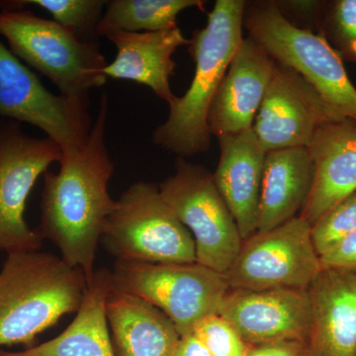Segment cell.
Wrapping results in <instances>:
<instances>
[{
    "mask_svg": "<svg viewBox=\"0 0 356 356\" xmlns=\"http://www.w3.org/2000/svg\"><path fill=\"white\" fill-rule=\"evenodd\" d=\"M314 178L315 166L307 147L267 152L257 232L269 231L297 217L308 201Z\"/></svg>",
    "mask_w": 356,
    "mask_h": 356,
    "instance_id": "cell-21",
    "label": "cell"
},
{
    "mask_svg": "<svg viewBox=\"0 0 356 356\" xmlns=\"http://www.w3.org/2000/svg\"><path fill=\"white\" fill-rule=\"evenodd\" d=\"M343 119L298 72L275 62L252 130L267 153L307 147L318 128Z\"/></svg>",
    "mask_w": 356,
    "mask_h": 356,
    "instance_id": "cell-12",
    "label": "cell"
},
{
    "mask_svg": "<svg viewBox=\"0 0 356 356\" xmlns=\"http://www.w3.org/2000/svg\"><path fill=\"white\" fill-rule=\"evenodd\" d=\"M114 287L144 300L170 318L180 337L199 321L219 314L229 286L225 274L201 266L115 262Z\"/></svg>",
    "mask_w": 356,
    "mask_h": 356,
    "instance_id": "cell-7",
    "label": "cell"
},
{
    "mask_svg": "<svg viewBox=\"0 0 356 356\" xmlns=\"http://www.w3.org/2000/svg\"><path fill=\"white\" fill-rule=\"evenodd\" d=\"M215 184L233 215L243 241L257 233L266 152L254 130L218 137Z\"/></svg>",
    "mask_w": 356,
    "mask_h": 356,
    "instance_id": "cell-16",
    "label": "cell"
},
{
    "mask_svg": "<svg viewBox=\"0 0 356 356\" xmlns=\"http://www.w3.org/2000/svg\"><path fill=\"white\" fill-rule=\"evenodd\" d=\"M308 356H310V355H308Z\"/></svg>",
    "mask_w": 356,
    "mask_h": 356,
    "instance_id": "cell-30",
    "label": "cell"
},
{
    "mask_svg": "<svg viewBox=\"0 0 356 356\" xmlns=\"http://www.w3.org/2000/svg\"><path fill=\"white\" fill-rule=\"evenodd\" d=\"M200 0H111L106 1L95 36L115 32H161L177 27L178 14L192 7L202 8Z\"/></svg>",
    "mask_w": 356,
    "mask_h": 356,
    "instance_id": "cell-22",
    "label": "cell"
},
{
    "mask_svg": "<svg viewBox=\"0 0 356 356\" xmlns=\"http://www.w3.org/2000/svg\"><path fill=\"white\" fill-rule=\"evenodd\" d=\"M327 20L337 53L356 62V0L334 2Z\"/></svg>",
    "mask_w": 356,
    "mask_h": 356,
    "instance_id": "cell-26",
    "label": "cell"
},
{
    "mask_svg": "<svg viewBox=\"0 0 356 356\" xmlns=\"http://www.w3.org/2000/svg\"><path fill=\"white\" fill-rule=\"evenodd\" d=\"M312 226L301 216L243 241L225 273L229 289L308 290L322 270Z\"/></svg>",
    "mask_w": 356,
    "mask_h": 356,
    "instance_id": "cell-9",
    "label": "cell"
},
{
    "mask_svg": "<svg viewBox=\"0 0 356 356\" xmlns=\"http://www.w3.org/2000/svg\"><path fill=\"white\" fill-rule=\"evenodd\" d=\"M275 60L248 37L232 58L211 104L208 124L217 137L252 130L273 77Z\"/></svg>",
    "mask_w": 356,
    "mask_h": 356,
    "instance_id": "cell-14",
    "label": "cell"
},
{
    "mask_svg": "<svg viewBox=\"0 0 356 356\" xmlns=\"http://www.w3.org/2000/svg\"><path fill=\"white\" fill-rule=\"evenodd\" d=\"M86 287L83 269L57 255L39 250L7 254L0 271V346L32 348L40 334L79 311Z\"/></svg>",
    "mask_w": 356,
    "mask_h": 356,
    "instance_id": "cell-3",
    "label": "cell"
},
{
    "mask_svg": "<svg viewBox=\"0 0 356 356\" xmlns=\"http://www.w3.org/2000/svg\"><path fill=\"white\" fill-rule=\"evenodd\" d=\"M323 267L356 268V229L320 257Z\"/></svg>",
    "mask_w": 356,
    "mask_h": 356,
    "instance_id": "cell-27",
    "label": "cell"
},
{
    "mask_svg": "<svg viewBox=\"0 0 356 356\" xmlns=\"http://www.w3.org/2000/svg\"><path fill=\"white\" fill-rule=\"evenodd\" d=\"M315 166L313 188L300 216L314 225L327 211L356 192V123L330 122L308 146Z\"/></svg>",
    "mask_w": 356,
    "mask_h": 356,
    "instance_id": "cell-17",
    "label": "cell"
},
{
    "mask_svg": "<svg viewBox=\"0 0 356 356\" xmlns=\"http://www.w3.org/2000/svg\"><path fill=\"white\" fill-rule=\"evenodd\" d=\"M0 35L11 53L49 77L70 98H88L106 81L108 65L97 44L79 38L54 20L22 8L0 9Z\"/></svg>",
    "mask_w": 356,
    "mask_h": 356,
    "instance_id": "cell-5",
    "label": "cell"
},
{
    "mask_svg": "<svg viewBox=\"0 0 356 356\" xmlns=\"http://www.w3.org/2000/svg\"><path fill=\"white\" fill-rule=\"evenodd\" d=\"M114 288L109 269H96L76 317L62 334L18 353L0 356H115L107 318V300Z\"/></svg>",
    "mask_w": 356,
    "mask_h": 356,
    "instance_id": "cell-19",
    "label": "cell"
},
{
    "mask_svg": "<svg viewBox=\"0 0 356 356\" xmlns=\"http://www.w3.org/2000/svg\"><path fill=\"white\" fill-rule=\"evenodd\" d=\"M356 229V192L327 211L315 224L311 234L318 257Z\"/></svg>",
    "mask_w": 356,
    "mask_h": 356,
    "instance_id": "cell-24",
    "label": "cell"
},
{
    "mask_svg": "<svg viewBox=\"0 0 356 356\" xmlns=\"http://www.w3.org/2000/svg\"><path fill=\"white\" fill-rule=\"evenodd\" d=\"M307 344L284 341L252 346L247 356H308Z\"/></svg>",
    "mask_w": 356,
    "mask_h": 356,
    "instance_id": "cell-28",
    "label": "cell"
},
{
    "mask_svg": "<svg viewBox=\"0 0 356 356\" xmlns=\"http://www.w3.org/2000/svg\"><path fill=\"white\" fill-rule=\"evenodd\" d=\"M25 6L41 7L53 16L54 21L74 32L79 38L89 40L95 35L106 6L103 0H26L0 2V8H22Z\"/></svg>",
    "mask_w": 356,
    "mask_h": 356,
    "instance_id": "cell-23",
    "label": "cell"
},
{
    "mask_svg": "<svg viewBox=\"0 0 356 356\" xmlns=\"http://www.w3.org/2000/svg\"><path fill=\"white\" fill-rule=\"evenodd\" d=\"M0 116L41 129L62 151L81 149L90 135L88 98L50 92L0 41Z\"/></svg>",
    "mask_w": 356,
    "mask_h": 356,
    "instance_id": "cell-11",
    "label": "cell"
},
{
    "mask_svg": "<svg viewBox=\"0 0 356 356\" xmlns=\"http://www.w3.org/2000/svg\"><path fill=\"white\" fill-rule=\"evenodd\" d=\"M50 138L29 137L15 124H0V252H35L43 238L28 226V196L40 175L62 159Z\"/></svg>",
    "mask_w": 356,
    "mask_h": 356,
    "instance_id": "cell-10",
    "label": "cell"
},
{
    "mask_svg": "<svg viewBox=\"0 0 356 356\" xmlns=\"http://www.w3.org/2000/svg\"><path fill=\"white\" fill-rule=\"evenodd\" d=\"M243 25L276 63L298 72L337 113L356 123V88L325 37L293 24L273 2L245 8Z\"/></svg>",
    "mask_w": 356,
    "mask_h": 356,
    "instance_id": "cell-4",
    "label": "cell"
},
{
    "mask_svg": "<svg viewBox=\"0 0 356 356\" xmlns=\"http://www.w3.org/2000/svg\"><path fill=\"white\" fill-rule=\"evenodd\" d=\"M310 356H356V268L323 267L308 288Z\"/></svg>",
    "mask_w": 356,
    "mask_h": 356,
    "instance_id": "cell-15",
    "label": "cell"
},
{
    "mask_svg": "<svg viewBox=\"0 0 356 356\" xmlns=\"http://www.w3.org/2000/svg\"><path fill=\"white\" fill-rule=\"evenodd\" d=\"M106 38L117 55L105 67V76L146 86L168 104L177 97L170 88L177 67L172 57L179 47L189 44L178 26L161 32H115Z\"/></svg>",
    "mask_w": 356,
    "mask_h": 356,
    "instance_id": "cell-18",
    "label": "cell"
},
{
    "mask_svg": "<svg viewBox=\"0 0 356 356\" xmlns=\"http://www.w3.org/2000/svg\"><path fill=\"white\" fill-rule=\"evenodd\" d=\"M245 8L243 0H218L208 14L207 24L189 40V54L195 63L193 79L185 95L168 104V119L153 135L154 144L179 158L209 149L210 106L243 40Z\"/></svg>",
    "mask_w": 356,
    "mask_h": 356,
    "instance_id": "cell-2",
    "label": "cell"
},
{
    "mask_svg": "<svg viewBox=\"0 0 356 356\" xmlns=\"http://www.w3.org/2000/svg\"><path fill=\"white\" fill-rule=\"evenodd\" d=\"M191 334L210 356H247L252 348L219 314L199 321Z\"/></svg>",
    "mask_w": 356,
    "mask_h": 356,
    "instance_id": "cell-25",
    "label": "cell"
},
{
    "mask_svg": "<svg viewBox=\"0 0 356 356\" xmlns=\"http://www.w3.org/2000/svg\"><path fill=\"white\" fill-rule=\"evenodd\" d=\"M102 242L116 261L186 264L196 262L195 243L161 196L159 186L136 182L116 200Z\"/></svg>",
    "mask_w": 356,
    "mask_h": 356,
    "instance_id": "cell-6",
    "label": "cell"
},
{
    "mask_svg": "<svg viewBox=\"0 0 356 356\" xmlns=\"http://www.w3.org/2000/svg\"><path fill=\"white\" fill-rule=\"evenodd\" d=\"M108 99L103 95L99 111L86 144L63 151L57 173L44 172L41 221L37 232L60 250L70 266L92 278L96 252L105 222L116 200L108 184L114 165L105 145Z\"/></svg>",
    "mask_w": 356,
    "mask_h": 356,
    "instance_id": "cell-1",
    "label": "cell"
},
{
    "mask_svg": "<svg viewBox=\"0 0 356 356\" xmlns=\"http://www.w3.org/2000/svg\"><path fill=\"white\" fill-rule=\"evenodd\" d=\"M173 356H210L206 348L193 334L180 337Z\"/></svg>",
    "mask_w": 356,
    "mask_h": 356,
    "instance_id": "cell-29",
    "label": "cell"
},
{
    "mask_svg": "<svg viewBox=\"0 0 356 356\" xmlns=\"http://www.w3.org/2000/svg\"><path fill=\"white\" fill-rule=\"evenodd\" d=\"M107 318L115 356H173L180 334L163 312L113 288Z\"/></svg>",
    "mask_w": 356,
    "mask_h": 356,
    "instance_id": "cell-20",
    "label": "cell"
},
{
    "mask_svg": "<svg viewBox=\"0 0 356 356\" xmlns=\"http://www.w3.org/2000/svg\"><path fill=\"white\" fill-rule=\"evenodd\" d=\"M219 315L252 348L284 341L309 343L312 310L308 290L229 289Z\"/></svg>",
    "mask_w": 356,
    "mask_h": 356,
    "instance_id": "cell-13",
    "label": "cell"
},
{
    "mask_svg": "<svg viewBox=\"0 0 356 356\" xmlns=\"http://www.w3.org/2000/svg\"><path fill=\"white\" fill-rule=\"evenodd\" d=\"M159 188L193 236L196 262L226 273L242 248L243 238L212 173L178 158L177 172Z\"/></svg>",
    "mask_w": 356,
    "mask_h": 356,
    "instance_id": "cell-8",
    "label": "cell"
}]
</instances>
